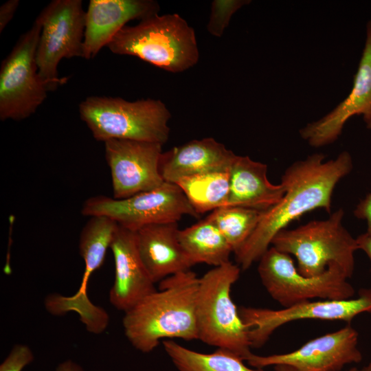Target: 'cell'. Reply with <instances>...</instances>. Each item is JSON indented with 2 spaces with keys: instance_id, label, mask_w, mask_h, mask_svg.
<instances>
[{
  "instance_id": "1",
  "label": "cell",
  "mask_w": 371,
  "mask_h": 371,
  "mask_svg": "<svg viewBox=\"0 0 371 371\" xmlns=\"http://www.w3.org/2000/svg\"><path fill=\"white\" fill-rule=\"evenodd\" d=\"M352 168L348 151L328 161L324 154L314 153L289 166L281 178L285 189L282 199L263 212L253 233L235 254L240 269L247 270L260 260L276 234L303 214L315 209L330 214L335 188Z\"/></svg>"
},
{
  "instance_id": "2",
  "label": "cell",
  "mask_w": 371,
  "mask_h": 371,
  "mask_svg": "<svg viewBox=\"0 0 371 371\" xmlns=\"http://www.w3.org/2000/svg\"><path fill=\"white\" fill-rule=\"evenodd\" d=\"M199 278L190 270L170 276L124 313L125 336L139 351L152 352L161 340L198 339L196 299Z\"/></svg>"
},
{
  "instance_id": "3",
  "label": "cell",
  "mask_w": 371,
  "mask_h": 371,
  "mask_svg": "<svg viewBox=\"0 0 371 371\" xmlns=\"http://www.w3.org/2000/svg\"><path fill=\"white\" fill-rule=\"evenodd\" d=\"M107 47L172 73L192 67L199 58L194 30L176 13L156 14L135 26L125 25Z\"/></svg>"
},
{
  "instance_id": "4",
  "label": "cell",
  "mask_w": 371,
  "mask_h": 371,
  "mask_svg": "<svg viewBox=\"0 0 371 371\" xmlns=\"http://www.w3.org/2000/svg\"><path fill=\"white\" fill-rule=\"evenodd\" d=\"M240 272V268L229 261L199 278L195 313L198 339L246 361L252 354L249 328L231 297Z\"/></svg>"
},
{
  "instance_id": "5",
  "label": "cell",
  "mask_w": 371,
  "mask_h": 371,
  "mask_svg": "<svg viewBox=\"0 0 371 371\" xmlns=\"http://www.w3.org/2000/svg\"><path fill=\"white\" fill-rule=\"evenodd\" d=\"M79 115L97 141L130 139L163 145L169 138L171 115L159 100L131 102L89 96L80 103Z\"/></svg>"
},
{
  "instance_id": "6",
  "label": "cell",
  "mask_w": 371,
  "mask_h": 371,
  "mask_svg": "<svg viewBox=\"0 0 371 371\" xmlns=\"http://www.w3.org/2000/svg\"><path fill=\"white\" fill-rule=\"evenodd\" d=\"M344 215L343 209L339 208L325 220L283 229L271 245L279 251L294 256L297 271L304 276L321 275L330 265H337L350 278L358 247L356 238L343 225Z\"/></svg>"
},
{
  "instance_id": "7",
  "label": "cell",
  "mask_w": 371,
  "mask_h": 371,
  "mask_svg": "<svg viewBox=\"0 0 371 371\" xmlns=\"http://www.w3.org/2000/svg\"><path fill=\"white\" fill-rule=\"evenodd\" d=\"M258 271L270 296L284 308L312 299L348 300L355 289L337 265L321 275L304 276L295 267L290 255L269 247L260 258Z\"/></svg>"
},
{
  "instance_id": "8",
  "label": "cell",
  "mask_w": 371,
  "mask_h": 371,
  "mask_svg": "<svg viewBox=\"0 0 371 371\" xmlns=\"http://www.w3.org/2000/svg\"><path fill=\"white\" fill-rule=\"evenodd\" d=\"M36 21L41 27L36 53L38 75L48 91L67 81L59 77L63 58H83L85 12L81 0H54L44 8Z\"/></svg>"
},
{
  "instance_id": "9",
  "label": "cell",
  "mask_w": 371,
  "mask_h": 371,
  "mask_svg": "<svg viewBox=\"0 0 371 371\" xmlns=\"http://www.w3.org/2000/svg\"><path fill=\"white\" fill-rule=\"evenodd\" d=\"M81 214L108 216L133 232L148 225L177 223L185 215L199 216L181 189L166 181L155 189L123 199L104 195L89 197Z\"/></svg>"
},
{
  "instance_id": "10",
  "label": "cell",
  "mask_w": 371,
  "mask_h": 371,
  "mask_svg": "<svg viewBox=\"0 0 371 371\" xmlns=\"http://www.w3.org/2000/svg\"><path fill=\"white\" fill-rule=\"evenodd\" d=\"M41 27L34 21L0 68V120H22L44 102L47 88L38 75L36 53Z\"/></svg>"
},
{
  "instance_id": "11",
  "label": "cell",
  "mask_w": 371,
  "mask_h": 371,
  "mask_svg": "<svg viewBox=\"0 0 371 371\" xmlns=\"http://www.w3.org/2000/svg\"><path fill=\"white\" fill-rule=\"evenodd\" d=\"M118 226L114 220L106 216L89 217L79 237V254L85 263L80 286L71 296L52 295L48 300V308L52 314L60 315L70 311L77 313L88 330H97L106 323L108 313L89 300L87 293V284L91 274L102 265Z\"/></svg>"
},
{
  "instance_id": "12",
  "label": "cell",
  "mask_w": 371,
  "mask_h": 371,
  "mask_svg": "<svg viewBox=\"0 0 371 371\" xmlns=\"http://www.w3.org/2000/svg\"><path fill=\"white\" fill-rule=\"evenodd\" d=\"M238 312L249 328L251 347L260 348L278 328L290 322L313 319L350 322L359 314H371V289H361L356 298L310 300L279 310L241 306Z\"/></svg>"
},
{
  "instance_id": "13",
  "label": "cell",
  "mask_w": 371,
  "mask_h": 371,
  "mask_svg": "<svg viewBox=\"0 0 371 371\" xmlns=\"http://www.w3.org/2000/svg\"><path fill=\"white\" fill-rule=\"evenodd\" d=\"M104 143L113 198H128L165 182L159 170L162 144L130 139H110Z\"/></svg>"
},
{
  "instance_id": "14",
  "label": "cell",
  "mask_w": 371,
  "mask_h": 371,
  "mask_svg": "<svg viewBox=\"0 0 371 371\" xmlns=\"http://www.w3.org/2000/svg\"><path fill=\"white\" fill-rule=\"evenodd\" d=\"M358 333L351 326L311 339L291 352L269 356L251 354L246 361L255 368L286 365L295 371H339L346 365L359 363Z\"/></svg>"
},
{
  "instance_id": "15",
  "label": "cell",
  "mask_w": 371,
  "mask_h": 371,
  "mask_svg": "<svg viewBox=\"0 0 371 371\" xmlns=\"http://www.w3.org/2000/svg\"><path fill=\"white\" fill-rule=\"evenodd\" d=\"M371 109V20L366 27L363 49L349 94L321 118L308 123L300 131L309 146L320 148L334 143L341 135L348 120L365 115Z\"/></svg>"
},
{
  "instance_id": "16",
  "label": "cell",
  "mask_w": 371,
  "mask_h": 371,
  "mask_svg": "<svg viewBox=\"0 0 371 371\" xmlns=\"http://www.w3.org/2000/svg\"><path fill=\"white\" fill-rule=\"evenodd\" d=\"M110 249L115 279L109 291L111 304L124 313L154 292L155 282L139 256L135 232L119 225Z\"/></svg>"
},
{
  "instance_id": "17",
  "label": "cell",
  "mask_w": 371,
  "mask_h": 371,
  "mask_svg": "<svg viewBox=\"0 0 371 371\" xmlns=\"http://www.w3.org/2000/svg\"><path fill=\"white\" fill-rule=\"evenodd\" d=\"M159 10L151 0H91L85 12L83 58H94L128 21H142Z\"/></svg>"
},
{
  "instance_id": "18",
  "label": "cell",
  "mask_w": 371,
  "mask_h": 371,
  "mask_svg": "<svg viewBox=\"0 0 371 371\" xmlns=\"http://www.w3.org/2000/svg\"><path fill=\"white\" fill-rule=\"evenodd\" d=\"M236 157L212 137L194 139L163 153L159 170L164 181L175 183L188 177L229 171Z\"/></svg>"
},
{
  "instance_id": "19",
  "label": "cell",
  "mask_w": 371,
  "mask_h": 371,
  "mask_svg": "<svg viewBox=\"0 0 371 371\" xmlns=\"http://www.w3.org/2000/svg\"><path fill=\"white\" fill-rule=\"evenodd\" d=\"M177 223L153 224L135 232L141 259L155 282L190 270L194 264L181 246Z\"/></svg>"
},
{
  "instance_id": "20",
  "label": "cell",
  "mask_w": 371,
  "mask_h": 371,
  "mask_svg": "<svg viewBox=\"0 0 371 371\" xmlns=\"http://www.w3.org/2000/svg\"><path fill=\"white\" fill-rule=\"evenodd\" d=\"M267 166L248 156L236 155L229 170V191L226 206H238L265 212L283 197L282 183H271Z\"/></svg>"
},
{
  "instance_id": "21",
  "label": "cell",
  "mask_w": 371,
  "mask_h": 371,
  "mask_svg": "<svg viewBox=\"0 0 371 371\" xmlns=\"http://www.w3.org/2000/svg\"><path fill=\"white\" fill-rule=\"evenodd\" d=\"M179 242L194 265L214 267L229 261L233 250L216 225L207 218L178 233Z\"/></svg>"
},
{
  "instance_id": "22",
  "label": "cell",
  "mask_w": 371,
  "mask_h": 371,
  "mask_svg": "<svg viewBox=\"0 0 371 371\" xmlns=\"http://www.w3.org/2000/svg\"><path fill=\"white\" fill-rule=\"evenodd\" d=\"M166 352L179 371H263L249 368L234 352L217 348L205 354L188 349L172 339L162 341Z\"/></svg>"
},
{
  "instance_id": "23",
  "label": "cell",
  "mask_w": 371,
  "mask_h": 371,
  "mask_svg": "<svg viewBox=\"0 0 371 371\" xmlns=\"http://www.w3.org/2000/svg\"><path fill=\"white\" fill-rule=\"evenodd\" d=\"M175 184L200 215L226 206L229 191V171L188 177Z\"/></svg>"
},
{
  "instance_id": "24",
  "label": "cell",
  "mask_w": 371,
  "mask_h": 371,
  "mask_svg": "<svg viewBox=\"0 0 371 371\" xmlns=\"http://www.w3.org/2000/svg\"><path fill=\"white\" fill-rule=\"evenodd\" d=\"M263 212L238 206L217 208L206 217L223 235L236 254L249 238Z\"/></svg>"
},
{
  "instance_id": "25",
  "label": "cell",
  "mask_w": 371,
  "mask_h": 371,
  "mask_svg": "<svg viewBox=\"0 0 371 371\" xmlns=\"http://www.w3.org/2000/svg\"><path fill=\"white\" fill-rule=\"evenodd\" d=\"M250 3L249 0H214L211 3L207 25L208 32L216 37H221L234 13Z\"/></svg>"
},
{
  "instance_id": "26",
  "label": "cell",
  "mask_w": 371,
  "mask_h": 371,
  "mask_svg": "<svg viewBox=\"0 0 371 371\" xmlns=\"http://www.w3.org/2000/svg\"><path fill=\"white\" fill-rule=\"evenodd\" d=\"M34 359L30 347L24 344L15 345L0 366V371H21Z\"/></svg>"
},
{
  "instance_id": "27",
  "label": "cell",
  "mask_w": 371,
  "mask_h": 371,
  "mask_svg": "<svg viewBox=\"0 0 371 371\" xmlns=\"http://www.w3.org/2000/svg\"><path fill=\"white\" fill-rule=\"evenodd\" d=\"M354 214L366 222V232L371 234V192L356 206Z\"/></svg>"
},
{
  "instance_id": "28",
  "label": "cell",
  "mask_w": 371,
  "mask_h": 371,
  "mask_svg": "<svg viewBox=\"0 0 371 371\" xmlns=\"http://www.w3.org/2000/svg\"><path fill=\"white\" fill-rule=\"evenodd\" d=\"M19 5V0H9L1 5L0 7V32L3 31L12 19Z\"/></svg>"
},
{
  "instance_id": "29",
  "label": "cell",
  "mask_w": 371,
  "mask_h": 371,
  "mask_svg": "<svg viewBox=\"0 0 371 371\" xmlns=\"http://www.w3.org/2000/svg\"><path fill=\"white\" fill-rule=\"evenodd\" d=\"M358 249L363 251L371 260V234L363 233L356 238Z\"/></svg>"
},
{
  "instance_id": "30",
  "label": "cell",
  "mask_w": 371,
  "mask_h": 371,
  "mask_svg": "<svg viewBox=\"0 0 371 371\" xmlns=\"http://www.w3.org/2000/svg\"><path fill=\"white\" fill-rule=\"evenodd\" d=\"M56 371H83V370L78 363L68 360L60 363Z\"/></svg>"
},
{
  "instance_id": "31",
  "label": "cell",
  "mask_w": 371,
  "mask_h": 371,
  "mask_svg": "<svg viewBox=\"0 0 371 371\" xmlns=\"http://www.w3.org/2000/svg\"><path fill=\"white\" fill-rule=\"evenodd\" d=\"M363 122L369 130H371V109L370 111L363 115Z\"/></svg>"
},
{
  "instance_id": "32",
  "label": "cell",
  "mask_w": 371,
  "mask_h": 371,
  "mask_svg": "<svg viewBox=\"0 0 371 371\" xmlns=\"http://www.w3.org/2000/svg\"><path fill=\"white\" fill-rule=\"evenodd\" d=\"M274 368L276 371H295L293 368L286 365H276Z\"/></svg>"
},
{
  "instance_id": "33",
  "label": "cell",
  "mask_w": 371,
  "mask_h": 371,
  "mask_svg": "<svg viewBox=\"0 0 371 371\" xmlns=\"http://www.w3.org/2000/svg\"><path fill=\"white\" fill-rule=\"evenodd\" d=\"M348 371H371V361L366 366L363 367L362 368H353Z\"/></svg>"
}]
</instances>
